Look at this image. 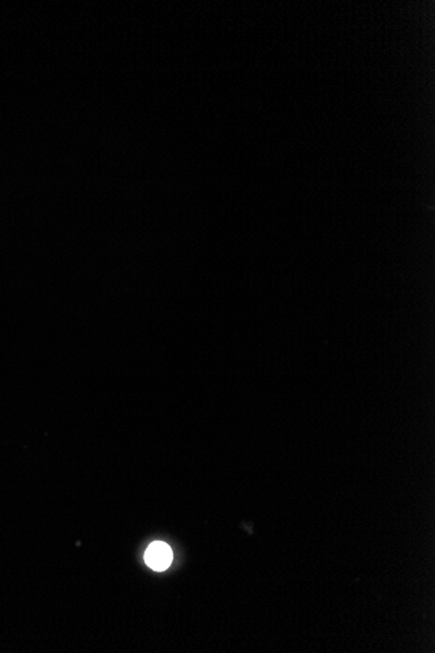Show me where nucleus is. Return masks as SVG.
Wrapping results in <instances>:
<instances>
[{"instance_id": "obj_1", "label": "nucleus", "mask_w": 435, "mask_h": 653, "mask_svg": "<svg viewBox=\"0 0 435 653\" xmlns=\"http://www.w3.org/2000/svg\"><path fill=\"white\" fill-rule=\"evenodd\" d=\"M146 563L157 571H164L172 562V550L164 542H153L146 550Z\"/></svg>"}]
</instances>
